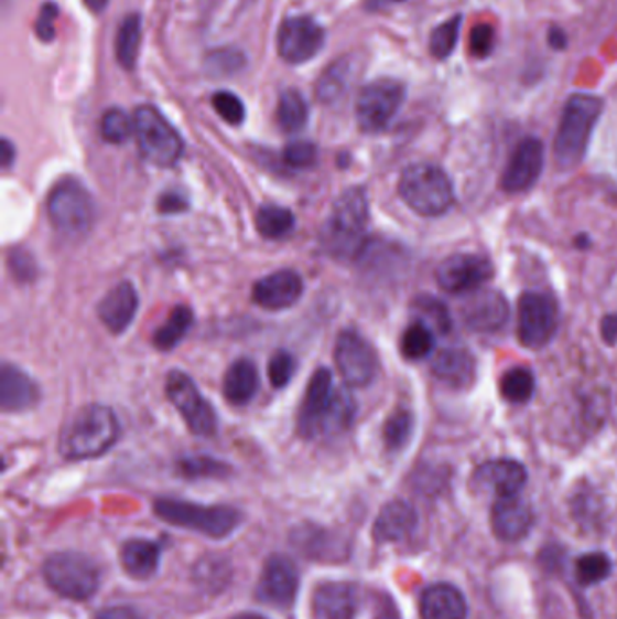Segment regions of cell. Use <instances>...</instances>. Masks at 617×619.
Wrapping results in <instances>:
<instances>
[{"label": "cell", "instance_id": "cell-43", "mask_svg": "<svg viewBox=\"0 0 617 619\" xmlns=\"http://www.w3.org/2000/svg\"><path fill=\"white\" fill-rule=\"evenodd\" d=\"M462 17L456 15L444 24L436 25V30L431 33L430 50L436 58L445 61L455 51L458 35H461Z\"/></svg>", "mask_w": 617, "mask_h": 619}, {"label": "cell", "instance_id": "cell-42", "mask_svg": "<svg viewBox=\"0 0 617 619\" xmlns=\"http://www.w3.org/2000/svg\"><path fill=\"white\" fill-rule=\"evenodd\" d=\"M413 434V415L408 409H397L385 424V444L390 451H400Z\"/></svg>", "mask_w": 617, "mask_h": 619}, {"label": "cell", "instance_id": "cell-2", "mask_svg": "<svg viewBox=\"0 0 617 619\" xmlns=\"http://www.w3.org/2000/svg\"><path fill=\"white\" fill-rule=\"evenodd\" d=\"M370 206L362 186H351L335 200L321 232L324 250L335 257L355 256L362 250Z\"/></svg>", "mask_w": 617, "mask_h": 619}, {"label": "cell", "instance_id": "cell-31", "mask_svg": "<svg viewBox=\"0 0 617 619\" xmlns=\"http://www.w3.org/2000/svg\"><path fill=\"white\" fill-rule=\"evenodd\" d=\"M194 313L188 307L174 308L171 316L165 319L162 327L158 328L152 335V343L162 352H171L173 348L182 343L188 330L193 328Z\"/></svg>", "mask_w": 617, "mask_h": 619}, {"label": "cell", "instance_id": "cell-9", "mask_svg": "<svg viewBox=\"0 0 617 619\" xmlns=\"http://www.w3.org/2000/svg\"><path fill=\"white\" fill-rule=\"evenodd\" d=\"M405 89L400 82L380 78L360 92L355 106L359 127L365 132L385 131L404 104Z\"/></svg>", "mask_w": 617, "mask_h": 619}, {"label": "cell", "instance_id": "cell-11", "mask_svg": "<svg viewBox=\"0 0 617 619\" xmlns=\"http://www.w3.org/2000/svg\"><path fill=\"white\" fill-rule=\"evenodd\" d=\"M165 392H167L169 401L174 404V408L180 412L194 435L210 437L216 434V428H218L216 413L187 373L180 372V370L169 373Z\"/></svg>", "mask_w": 617, "mask_h": 619}, {"label": "cell", "instance_id": "cell-23", "mask_svg": "<svg viewBox=\"0 0 617 619\" xmlns=\"http://www.w3.org/2000/svg\"><path fill=\"white\" fill-rule=\"evenodd\" d=\"M41 401V389L21 367L4 364L0 373V406L6 413H21Z\"/></svg>", "mask_w": 617, "mask_h": 619}, {"label": "cell", "instance_id": "cell-4", "mask_svg": "<svg viewBox=\"0 0 617 619\" xmlns=\"http://www.w3.org/2000/svg\"><path fill=\"white\" fill-rule=\"evenodd\" d=\"M402 202L420 216L436 217L455 203V189L450 177L433 163H413L399 180Z\"/></svg>", "mask_w": 617, "mask_h": 619}, {"label": "cell", "instance_id": "cell-47", "mask_svg": "<svg viewBox=\"0 0 617 619\" xmlns=\"http://www.w3.org/2000/svg\"><path fill=\"white\" fill-rule=\"evenodd\" d=\"M317 154H320L317 147L312 141L299 140L284 147L283 160L286 166L294 167V169H306V167L314 166Z\"/></svg>", "mask_w": 617, "mask_h": 619}, {"label": "cell", "instance_id": "cell-49", "mask_svg": "<svg viewBox=\"0 0 617 619\" xmlns=\"http://www.w3.org/2000/svg\"><path fill=\"white\" fill-rule=\"evenodd\" d=\"M58 17V8L53 2L42 6L41 15L36 19L35 31L42 42H50L55 39V21Z\"/></svg>", "mask_w": 617, "mask_h": 619}, {"label": "cell", "instance_id": "cell-45", "mask_svg": "<svg viewBox=\"0 0 617 619\" xmlns=\"http://www.w3.org/2000/svg\"><path fill=\"white\" fill-rule=\"evenodd\" d=\"M213 106L221 116L223 120L230 124V126H239L245 120V106L243 102L239 100V96L234 93L219 92L213 96Z\"/></svg>", "mask_w": 617, "mask_h": 619}, {"label": "cell", "instance_id": "cell-51", "mask_svg": "<svg viewBox=\"0 0 617 619\" xmlns=\"http://www.w3.org/2000/svg\"><path fill=\"white\" fill-rule=\"evenodd\" d=\"M95 619H143L132 607H109L95 616Z\"/></svg>", "mask_w": 617, "mask_h": 619}, {"label": "cell", "instance_id": "cell-56", "mask_svg": "<svg viewBox=\"0 0 617 619\" xmlns=\"http://www.w3.org/2000/svg\"><path fill=\"white\" fill-rule=\"evenodd\" d=\"M84 4L93 11V13H101L106 10L109 0H84Z\"/></svg>", "mask_w": 617, "mask_h": 619}, {"label": "cell", "instance_id": "cell-19", "mask_svg": "<svg viewBox=\"0 0 617 619\" xmlns=\"http://www.w3.org/2000/svg\"><path fill=\"white\" fill-rule=\"evenodd\" d=\"M303 277L294 270H279L261 277L252 288V299L264 310H284L294 307L303 296Z\"/></svg>", "mask_w": 617, "mask_h": 619}, {"label": "cell", "instance_id": "cell-7", "mask_svg": "<svg viewBox=\"0 0 617 619\" xmlns=\"http://www.w3.org/2000/svg\"><path fill=\"white\" fill-rule=\"evenodd\" d=\"M132 120L134 138L143 160L163 169L176 166L183 154V140L167 118L152 106H140L132 115Z\"/></svg>", "mask_w": 617, "mask_h": 619}, {"label": "cell", "instance_id": "cell-58", "mask_svg": "<svg viewBox=\"0 0 617 619\" xmlns=\"http://www.w3.org/2000/svg\"><path fill=\"white\" fill-rule=\"evenodd\" d=\"M234 619H264V618H261V616L258 615H241L238 616V618H234Z\"/></svg>", "mask_w": 617, "mask_h": 619}, {"label": "cell", "instance_id": "cell-13", "mask_svg": "<svg viewBox=\"0 0 617 619\" xmlns=\"http://www.w3.org/2000/svg\"><path fill=\"white\" fill-rule=\"evenodd\" d=\"M335 395L334 378L326 367L315 370L310 378L308 388L304 393L303 406L299 409V434L306 438L328 434L329 417L334 409Z\"/></svg>", "mask_w": 617, "mask_h": 619}, {"label": "cell", "instance_id": "cell-8", "mask_svg": "<svg viewBox=\"0 0 617 619\" xmlns=\"http://www.w3.org/2000/svg\"><path fill=\"white\" fill-rule=\"evenodd\" d=\"M44 578L62 598L84 601L100 587V570L89 556L82 553H56L44 562Z\"/></svg>", "mask_w": 617, "mask_h": 619}, {"label": "cell", "instance_id": "cell-20", "mask_svg": "<svg viewBox=\"0 0 617 619\" xmlns=\"http://www.w3.org/2000/svg\"><path fill=\"white\" fill-rule=\"evenodd\" d=\"M359 610V590L348 581H324L312 598L314 619H355Z\"/></svg>", "mask_w": 617, "mask_h": 619}, {"label": "cell", "instance_id": "cell-37", "mask_svg": "<svg viewBox=\"0 0 617 619\" xmlns=\"http://www.w3.org/2000/svg\"><path fill=\"white\" fill-rule=\"evenodd\" d=\"M332 538L329 533H324L323 529L317 527H301L299 533H295L294 542L297 545L299 551L304 554H308L312 558L317 559H332L337 558L335 556V549L339 547L337 542H329L326 544V540Z\"/></svg>", "mask_w": 617, "mask_h": 619}, {"label": "cell", "instance_id": "cell-22", "mask_svg": "<svg viewBox=\"0 0 617 619\" xmlns=\"http://www.w3.org/2000/svg\"><path fill=\"white\" fill-rule=\"evenodd\" d=\"M491 524L498 538L504 542H520L531 531L534 513L531 505L518 497L498 499L492 505Z\"/></svg>", "mask_w": 617, "mask_h": 619}, {"label": "cell", "instance_id": "cell-16", "mask_svg": "<svg viewBox=\"0 0 617 619\" xmlns=\"http://www.w3.org/2000/svg\"><path fill=\"white\" fill-rule=\"evenodd\" d=\"M299 589V570L284 554H273L267 559L259 576L256 598L263 604L286 609L294 604Z\"/></svg>", "mask_w": 617, "mask_h": 619}, {"label": "cell", "instance_id": "cell-5", "mask_svg": "<svg viewBox=\"0 0 617 619\" xmlns=\"http://www.w3.org/2000/svg\"><path fill=\"white\" fill-rule=\"evenodd\" d=\"M154 513L158 519L174 527L187 529L210 538H225L243 522V514L239 513L238 509L228 505H202L177 499H158L154 502Z\"/></svg>", "mask_w": 617, "mask_h": 619}, {"label": "cell", "instance_id": "cell-55", "mask_svg": "<svg viewBox=\"0 0 617 619\" xmlns=\"http://www.w3.org/2000/svg\"><path fill=\"white\" fill-rule=\"evenodd\" d=\"M15 160V149L11 146L10 140L2 141V166L10 167Z\"/></svg>", "mask_w": 617, "mask_h": 619}, {"label": "cell", "instance_id": "cell-46", "mask_svg": "<svg viewBox=\"0 0 617 619\" xmlns=\"http://www.w3.org/2000/svg\"><path fill=\"white\" fill-rule=\"evenodd\" d=\"M295 373V359L292 353H273L269 363V378L273 388H284L292 381Z\"/></svg>", "mask_w": 617, "mask_h": 619}, {"label": "cell", "instance_id": "cell-44", "mask_svg": "<svg viewBox=\"0 0 617 619\" xmlns=\"http://www.w3.org/2000/svg\"><path fill=\"white\" fill-rule=\"evenodd\" d=\"M177 469L187 479H221L225 474L230 473L227 463L210 459V457H188V459L180 460Z\"/></svg>", "mask_w": 617, "mask_h": 619}, {"label": "cell", "instance_id": "cell-29", "mask_svg": "<svg viewBox=\"0 0 617 619\" xmlns=\"http://www.w3.org/2000/svg\"><path fill=\"white\" fill-rule=\"evenodd\" d=\"M259 389L258 367L248 359H238L228 366L223 378V395L234 406L250 403Z\"/></svg>", "mask_w": 617, "mask_h": 619}, {"label": "cell", "instance_id": "cell-39", "mask_svg": "<svg viewBox=\"0 0 617 619\" xmlns=\"http://www.w3.org/2000/svg\"><path fill=\"white\" fill-rule=\"evenodd\" d=\"M613 573V562L605 553L583 554L576 562L577 584L583 587L602 584Z\"/></svg>", "mask_w": 617, "mask_h": 619}, {"label": "cell", "instance_id": "cell-10", "mask_svg": "<svg viewBox=\"0 0 617 619\" xmlns=\"http://www.w3.org/2000/svg\"><path fill=\"white\" fill-rule=\"evenodd\" d=\"M560 322L558 302L542 292H526L518 301V338L526 348H543L551 343Z\"/></svg>", "mask_w": 617, "mask_h": 619}, {"label": "cell", "instance_id": "cell-34", "mask_svg": "<svg viewBox=\"0 0 617 619\" xmlns=\"http://www.w3.org/2000/svg\"><path fill=\"white\" fill-rule=\"evenodd\" d=\"M256 227L267 239H281L294 231V212L278 205L261 206L256 216Z\"/></svg>", "mask_w": 617, "mask_h": 619}, {"label": "cell", "instance_id": "cell-38", "mask_svg": "<svg viewBox=\"0 0 617 619\" xmlns=\"http://www.w3.org/2000/svg\"><path fill=\"white\" fill-rule=\"evenodd\" d=\"M413 313H415V319L425 322L435 332L447 333L451 330L450 312H447L444 302L436 298L422 294L413 301Z\"/></svg>", "mask_w": 617, "mask_h": 619}, {"label": "cell", "instance_id": "cell-57", "mask_svg": "<svg viewBox=\"0 0 617 619\" xmlns=\"http://www.w3.org/2000/svg\"><path fill=\"white\" fill-rule=\"evenodd\" d=\"M377 619H399V616L396 615V610L393 609H386L377 616Z\"/></svg>", "mask_w": 617, "mask_h": 619}, {"label": "cell", "instance_id": "cell-50", "mask_svg": "<svg viewBox=\"0 0 617 619\" xmlns=\"http://www.w3.org/2000/svg\"><path fill=\"white\" fill-rule=\"evenodd\" d=\"M187 200L177 194V192H165L158 200V212L162 214H177V212L187 211Z\"/></svg>", "mask_w": 617, "mask_h": 619}, {"label": "cell", "instance_id": "cell-40", "mask_svg": "<svg viewBox=\"0 0 617 619\" xmlns=\"http://www.w3.org/2000/svg\"><path fill=\"white\" fill-rule=\"evenodd\" d=\"M100 131L109 143H123L134 135V120L122 109L112 107L101 116Z\"/></svg>", "mask_w": 617, "mask_h": 619}, {"label": "cell", "instance_id": "cell-32", "mask_svg": "<svg viewBox=\"0 0 617 619\" xmlns=\"http://www.w3.org/2000/svg\"><path fill=\"white\" fill-rule=\"evenodd\" d=\"M194 579L203 590L219 595L232 579V567H230V562L223 556H216V554L205 556L199 559L194 569Z\"/></svg>", "mask_w": 617, "mask_h": 619}, {"label": "cell", "instance_id": "cell-17", "mask_svg": "<svg viewBox=\"0 0 617 619\" xmlns=\"http://www.w3.org/2000/svg\"><path fill=\"white\" fill-rule=\"evenodd\" d=\"M543 161L545 151L542 141L538 138L521 140L501 177V189L509 194L529 191L538 182V178L542 177Z\"/></svg>", "mask_w": 617, "mask_h": 619}, {"label": "cell", "instance_id": "cell-27", "mask_svg": "<svg viewBox=\"0 0 617 619\" xmlns=\"http://www.w3.org/2000/svg\"><path fill=\"white\" fill-rule=\"evenodd\" d=\"M420 618L466 619V598L453 585H431L422 593V598H420Z\"/></svg>", "mask_w": 617, "mask_h": 619}, {"label": "cell", "instance_id": "cell-26", "mask_svg": "<svg viewBox=\"0 0 617 619\" xmlns=\"http://www.w3.org/2000/svg\"><path fill=\"white\" fill-rule=\"evenodd\" d=\"M431 372L451 388H469L476 375V361L466 348H445L436 353Z\"/></svg>", "mask_w": 617, "mask_h": 619}, {"label": "cell", "instance_id": "cell-41", "mask_svg": "<svg viewBox=\"0 0 617 619\" xmlns=\"http://www.w3.org/2000/svg\"><path fill=\"white\" fill-rule=\"evenodd\" d=\"M351 76V67L348 61L335 62L324 73L323 78L317 82V96L323 102H334L339 98L340 93L348 86V78Z\"/></svg>", "mask_w": 617, "mask_h": 619}, {"label": "cell", "instance_id": "cell-28", "mask_svg": "<svg viewBox=\"0 0 617 619\" xmlns=\"http://www.w3.org/2000/svg\"><path fill=\"white\" fill-rule=\"evenodd\" d=\"M162 547L156 542L145 538H134L126 542L120 553L122 567L131 578L149 579L160 569Z\"/></svg>", "mask_w": 617, "mask_h": 619}, {"label": "cell", "instance_id": "cell-25", "mask_svg": "<svg viewBox=\"0 0 617 619\" xmlns=\"http://www.w3.org/2000/svg\"><path fill=\"white\" fill-rule=\"evenodd\" d=\"M416 511L404 500H393L380 509L375 520L374 538L379 544H396L413 534L416 529Z\"/></svg>", "mask_w": 617, "mask_h": 619}, {"label": "cell", "instance_id": "cell-1", "mask_svg": "<svg viewBox=\"0 0 617 619\" xmlns=\"http://www.w3.org/2000/svg\"><path fill=\"white\" fill-rule=\"evenodd\" d=\"M120 424L111 408L89 404L62 429L58 449L69 460L97 459L118 442Z\"/></svg>", "mask_w": 617, "mask_h": 619}, {"label": "cell", "instance_id": "cell-35", "mask_svg": "<svg viewBox=\"0 0 617 619\" xmlns=\"http://www.w3.org/2000/svg\"><path fill=\"white\" fill-rule=\"evenodd\" d=\"M537 388L534 373L529 367L518 366L507 370L500 378L501 397L507 403L526 404L531 401L532 393Z\"/></svg>", "mask_w": 617, "mask_h": 619}, {"label": "cell", "instance_id": "cell-24", "mask_svg": "<svg viewBox=\"0 0 617 619\" xmlns=\"http://www.w3.org/2000/svg\"><path fill=\"white\" fill-rule=\"evenodd\" d=\"M137 312L138 294L129 281L117 285L98 305V318L111 333L126 332Z\"/></svg>", "mask_w": 617, "mask_h": 619}, {"label": "cell", "instance_id": "cell-14", "mask_svg": "<svg viewBox=\"0 0 617 619\" xmlns=\"http://www.w3.org/2000/svg\"><path fill=\"white\" fill-rule=\"evenodd\" d=\"M436 282L453 296L476 292L495 276V267L480 254H453L436 268Z\"/></svg>", "mask_w": 617, "mask_h": 619}, {"label": "cell", "instance_id": "cell-54", "mask_svg": "<svg viewBox=\"0 0 617 619\" xmlns=\"http://www.w3.org/2000/svg\"><path fill=\"white\" fill-rule=\"evenodd\" d=\"M549 42H551V46L554 50H563V47L567 46V36L560 28H554L551 31V35H549Z\"/></svg>", "mask_w": 617, "mask_h": 619}, {"label": "cell", "instance_id": "cell-15", "mask_svg": "<svg viewBox=\"0 0 617 619\" xmlns=\"http://www.w3.org/2000/svg\"><path fill=\"white\" fill-rule=\"evenodd\" d=\"M324 41V30L314 19L292 17L279 28V56L289 64H304L323 50Z\"/></svg>", "mask_w": 617, "mask_h": 619}, {"label": "cell", "instance_id": "cell-53", "mask_svg": "<svg viewBox=\"0 0 617 619\" xmlns=\"http://www.w3.org/2000/svg\"><path fill=\"white\" fill-rule=\"evenodd\" d=\"M602 335L607 344L617 343V313H608L602 321Z\"/></svg>", "mask_w": 617, "mask_h": 619}, {"label": "cell", "instance_id": "cell-12", "mask_svg": "<svg viewBox=\"0 0 617 619\" xmlns=\"http://www.w3.org/2000/svg\"><path fill=\"white\" fill-rule=\"evenodd\" d=\"M335 364L343 381L354 388L368 386L379 370V359L374 346L355 330H345L337 338Z\"/></svg>", "mask_w": 617, "mask_h": 619}, {"label": "cell", "instance_id": "cell-33", "mask_svg": "<svg viewBox=\"0 0 617 619\" xmlns=\"http://www.w3.org/2000/svg\"><path fill=\"white\" fill-rule=\"evenodd\" d=\"M433 350H435V330L415 319L402 333L400 352L410 361H420L431 355Z\"/></svg>", "mask_w": 617, "mask_h": 619}, {"label": "cell", "instance_id": "cell-30", "mask_svg": "<svg viewBox=\"0 0 617 619\" xmlns=\"http://www.w3.org/2000/svg\"><path fill=\"white\" fill-rule=\"evenodd\" d=\"M140 46H142V19L137 13H131L118 28L117 42H115L117 58L123 70H134Z\"/></svg>", "mask_w": 617, "mask_h": 619}, {"label": "cell", "instance_id": "cell-18", "mask_svg": "<svg viewBox=\"0 0 617 619\" xmlns=\"http://www.w3.org/2000/svg\"><path fill=\"white\" fill-rule=\"evenodd\" d=\"M466 327L473 332L491 333L500 330L509 319V302L496 290H476L467 294L461 308Z\"/></svg>", "mask_w": 617, "mask_h": 619}, {"label": "cell", "instance_id": "cell-21", "mask_svg": "<svg viewBox=\"0 0 617 619\" xmlns=\"http://www.w3.org/2000/svg\"><path fill=\"white\" fill-rule=\"evenodd\" d=\"M473 483L486 491H492L498 499L518 497L521 489L526 488L527 471L517 460H489L476 469Z\"/></svg>", "mask_w": 617, "mask_h": 619}, {"label": "cell", "instance_id": "cell-3", "mask_svg": "<svg viewBox=\"0 0 617 619\" xmlns=\"http://www.w3.org/2000/svg\"><path fill=\"white\" fill-rule=\"evenodd\" d=\"M602 111L603 100L597 96L574 95L569 98L554 140V158L565 171L580 166L587 154L588 141Z\"/></svg>", "mask_w": 617, "mask_h": 619}, {"label": "cell", "instance_id": "cell-48", "mask_svg": "<svg viewBox=\"0 0 617 619\" xmlns=\"http://www.w3.org/2000/svg\"><path fill=\"white\" fill-rule=\"evenodd\" d=\"M495 50V30L489 24H478L473 28L469 35L470 55L476 58H486Z\"/></svg>", "mask_w": 617, "mask_h": 619}, {"label": "cell", "instance_id": "cell-6", "mask_svg": "<svg viewBox=\"0 0 617 619\" xmlns=\"http://www.w3.org/2000/svg\"><path fill=\"white\" fill-rule=\"evenodd\" d=\"M47 216L64 236L80 237L91 231L97 206L86 186L75 178H66L56 183L47 198Z\"/></svg>", "mask_w": 617, "mask_h": 619}, {"label": "cell", "instance_id": "cell-52", "mask_svg": "<svg viewBox=\"0 0 617 619\" xmlns=\"http://www.w3.org/2000/svg\"><path fill=\"white\" fill-rule=\"evenodd\" d=\"M11 270H13V273H15L17 277H24V279H30L31 277V270H35V268H28L25 267V265H33V263H30V256H22L21 253H15V250H13V254H11Z\"/></svg>", "mask_w": 617, "mask_h": 619}, {"label": "cell", "instance_id": "cell-36", "mask_svg": "<svg viewBox=\"0 0 617 619\" xmlns=\"http://www.w3.org/2000/svg\"><path fill=\"white\" fill-rule=\"evenodd\" d=\"M308 121V104L295 89L284 92L279 98L278 124L284 132H297Z\"/></svg>", "mask_w": 617, "mask_h": 619}]
</instances>
